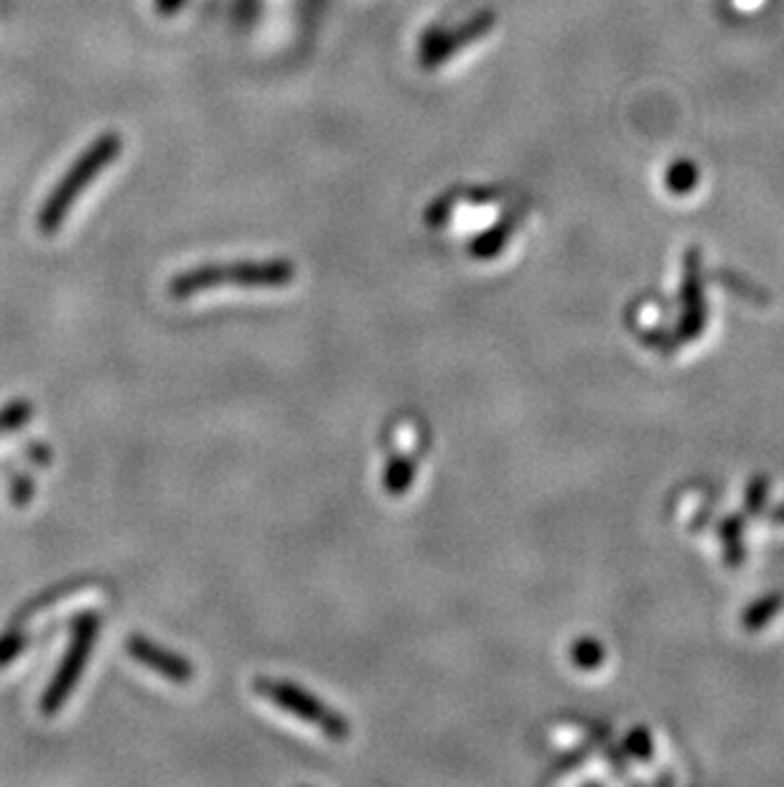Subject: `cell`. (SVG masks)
<instances>
[{"mask_svg": "<svg viewBox=\"0 0 784 787\" xmlns=\"http://www.w3.org/2000/svg\"><path fill=\"white\" fill-rule=\"evenodd\" d=\"M293 275L295 265L289 261L204 265L197 268V271L177 275L171 281V293L177 299H189L194 293L224 289V285H238V289H281V285H289L293 281Z\"/></svg>", "mask_w": 784, "mask_h": 787, "instance_id": "6da1fadb", "label": "cell"}, {"mask_svg": "<svg viewBox=\"0 0 784 787\" xmlns=\"http://www.w3.org/2000/svg\"><path fill=\"white\" fill-rule=\"evenodd\" d=\"M120 151H123V141H120L118 133H104L102 138H98V141L77 159L74 167L69 169V174L59 181L54 192L47 199V204L41 206L39 230L47 232V235L57 232L77 199H80V194L98 179L102 169H108L110 163L118 159Z\"/></svg>", "mask_w": 784, "mask_h": 787, "instance_id": "7a4b0ae2", "label": "cell"}, {"mask_svg": "<svg viewBox=\"0 0 784 787\" xmlns=\"http://www.w3.org/2000/svg\"><path fill=\"white\" fill-rule=\"evenodd\" d=\"M255 690L263 698L273 700L278 708L293 714L295 719L306 722L311 726H316L319 731H324L329 739L342 741L350 737V724L334 708H329L326 704H321L316 696L306 694V690L293 686V683H281V680H258Z\"/></svg>", "mask_w": 784, "mask_h": 787, "instance_id": "3957f363", "label": "cell"}, {"mask_svg": "<svg viewBox=\"0 0 784 787\" xmlns=\"http://www.w3.org/2000/svg\"><path fill=\"white\" fill-rule=\"evenodd\" d=\"M98 633H100L98 614H82V617L77 619L72 645H69V650L62 657V665H59L54 680H51L49 690L41 698V714L43 716H54L59 708L67 704V698L72 696L77 680H80V676H82L87 657H90L92 647H94V639H98Z\"/></svg>", "mask_w": 784, "mask_h": 787, "instance_id": "277c9868", "label": "cell"}, {"mask_svg": "<svg viewBox=\"0 0 784 787\" xmlns=\"http://www.w3.org/2000/svg\"><path fill=\"white\" fill-rule=\"evenodd\" d=\"M708 324V306H705L703 291V261L701 250L691 248L683 261V285H681V322L670 334V347H681L698 340Z\"/></svg>", "mask_w": 784, "mask_h": 787, "instance_id": "5b68a950", "label": "cell"}, {"mask_svg": "<svg viewBox=\"0 0 784 787\" xmlns=\"http://www.w3.org/2000/svg\"><path fill=\"white\" fill-rule=\"evenodd\" d=\"M494 23H496L494 16L484 13V16H476V19H472L469 23H464V26H461V29L449 31L446 37L429 39V41H425V44H423V49H421V62H423V67H439V64H443V62H446V59L454 57L456 51H461L464 47L474 44V41L486 37V33L492 31Z\"/></svg>", "mask_w": 784, "mask_h": 787, "instance_id": "8992f818", "label": "cell"}, {"mask_svg": "<svg viewBox=\"0 0 784 787\" xmlns=\"http://www.w3.org/2000/svg\"><path fill=\"white\" fill-rule=\"evenodd\" d=\"M128 653L133 655L138 663L145 665V668H151L153 673H159V676L169 678L173 683H189L194 678V665H191L187 657H181L171 650H163V647H159L145 637H130Z\"/></svg>", "mask_w": 784, "mask_h": 787, "instance_id": "52a82bcc", "label": "cell"}, {"mask_svg": "<svg viewBox=\"0 0 784 787\" xmlns=\"http://www.w3.org/2000/svg\"><path fill=\"white\" fill-rule=\"evenodd\" d=\"M102 599V592L94 589V586H80V589H64L54 596H49L47 602L37 604V607L29 609L21 617V627L26 633H31V629H39L43 625H49L51 619L64 617L67 612L87 607V604H94Z\"/></svg>", "mask_w": 784, "mask_h": 787, "instance_id": "ba28073f", "label": "cell"}, {"mask_svg": "<svg viewBox=\"0 0 784 787\" xmlns=\"http://www.w3.org/2000/svg\"><path fill=\"white\" fill-rule=\"evenodd\" d=\"M744 515H726L718 523V538H721V553L728 568H742L746 561V546H744Z\"/></svg>", "mask_w": 784, "mask_h": 787, "instance_id": "9c48e42d", "label": "cell"}, {"mask_svg": "<svg viewBox=\"0 0 784 787\" xmlns=\"http://www.w3.org/2000/svg\"><path fill=\"white\" fill-rule=\"evenodd\" d=\"M782 609H784V594L770 592L748 604V607L742 612V617H738V622H742L746 633H762L764 627H770V622L777 617Z\"/></svg>", "mask_w": 784, "mask_h": 787, "instance_id": "30bf717a", "label": "cell"}, {"mask_svg": "<svg viewBox=\"0 0 784 787\" xmlns=\"http://www.w3.org/2000/svg\"><path fill=\"white\" fill-rule=\"evenodd\" d=\"M701 181V169L695 167L691 159H677L670 163L667 174H665V186L673 192L675 196H685L691 194L695 186H698Z\"/></svg>", "mask_w": 784, "mask_h": 787, "instance_id": "8fae6325", "label": "cell"}, {"mask_svg": "<svg viewBox=\"0 0 784 787\" xmlns=\"http://www.w3.org/2000/svg\"><path fill=\"white\" fill-rule=\"evenodd\" d=\"M770 490L772 482L766 474H754V477L748 480L744 490V517H756L764 513L766 503H770Z\"/></svg>", "mask_w": 784, "mask_h": 787, "instance_id": "7c38bea8", "label": "cell"}, {"mask_svg": "<svg viewBox=\"0 0 784 787\" xmlns=\"http://www.w3.org/2000/svg\"><path fill=\"white\" fill-rule=\"evenodd\" d=\"M415 480V462L411 460H392L388 464L385 472V490L390 495H405L408 490H411V484Z\"/></svg>", "mask_w": 784, "mask_h": 787, "instance_id": "4fadbf2b", "label": "cell"}, {"mask_svg": "<svg viewBox=\"0 0 784 787\" xmlns=\"http://www.w3.org/2000/svg\"><path fill=\"white\" fill-rule=\"evenodd\" d=\"M716 281H721L723 285H726L728 291L742 293V299L752 301V304H766V293L760 289V285L748 283L744 275H736V273H731V271H718Z\"/></svg>", "mask_w": 784, "mask_h": 787, "instance_id": "5bb4252c", "label": "cell"}, {"mask_svg": "<svg viewBox=\"0 0 784 787\" xmlns=\"http://www.w3.org/2000/svg\"><path fill=\"white\" fill-rule=\"evenodd\" d=\"M573 660H576L581 668H599L601 660H604V647H601V643H596V639H591V637H583L579 639L576 645H573Z\"/></svg>", "mask_w": 784, "mask_h": 787, "instance_id": "9a60e30c", "label": "cell"}, {"mask_svg": "<svg viewBox=\"0 0 784 787\" xmlns=\"http://www.w3.org/2000/svg\"><path fill=\"white\" fill-rule=\"evenodd\" d=\"M33 408L29 403H13L6 411H0V434H11V431L26 426L31 421Z\"/></svg>", "mask_w": 784, "mask_h": 787, "instance_id": "2e32d148", "label": "cell"}, {"mask_svg": "<svg viewBox=\"0 0 784 787\" xmlns=\"http://www.w3.org/2000/svg\"><path fill=\"white\" fill-rule=\"evenodd\" d=\"M26 647H29V633L23 627L0 637V668L11 663L16 655H21Z\"/></svg>", "mask_w": 784, "mask_h": 787, "instance_id": "e0dca14e", "label": "cell"}, {"mask_svg": "<svg viewBox=\"0 0 784 787\" xmlns=\"http://www.w3.org/2000/svg\"><path fill=\"white\" fill-rule=\"evenodd\" d=\"M626 751L630 755H634L637 759H650L652 757V737H650V731L647 729H642V726H637L630 737H626Z\"/></svg>", "mask_w": 784, "mask_h": 787, "instance_id": "ac0fdd59", "label": "cell"}, {"mask_svg": "<svg viewBox=\"0 0 784 787\" xmlns=\"http://www.w3.org/2000/svg\"><path fill=\"white\" fill-rule=\"evenodd\" d=\"M504 235H507V228H500V230L486 232V235L474 245V253H476L479 258H490V255H494V253H500L502 245H504Z\"/></svg>", "mask_w": 784, "mask_h": 787, "instance_id": "d6986e66", "label": "cell"}, {"mask_svg": "<svg viewBox=\"0 0 784 787\" xmlns=\"http://www.w3.org/2000/svg\"><path fill=\"white\" fill-rule=\"evenodd\" d=\"M31 492H33L31 480H29V477H19V480H16V484H13V503L19 505V507L29 505Z\"/></svg>", "mask_w": 784, "mask_h": 787, "instance_id": "ffe728a7", "label": "cell"}, {"mask_svg": "<svg viewBox=\"0 0 784 787\" xmlns=\"http://www.w3.org/2000/svg\"><path fill=\"white\" fill-rule=\"evenodd\" d=\"M181 3H184V0H159V8L163 13H173Z\"/></svg>", "mask_w": 784, "mask_h": 787, "instance_id": "44dd1931", "label": "cell"}, {"mask_svg": "<svg viewBox=\"0 0 784 787\" xmlns=\"http://www.w3.org/2000/svg\"><path fill=\"white\" fill-rule=\"evenodd\" d=\"M770 521H772L774 525H784V503H782V505H777V507H774V509H772Z\"/></svg>", "mask_w": 784, "mask_h": 787, "instance_id": "7402d4cb", "label": "cell"}]
</instances>
